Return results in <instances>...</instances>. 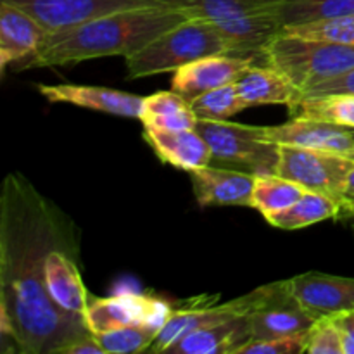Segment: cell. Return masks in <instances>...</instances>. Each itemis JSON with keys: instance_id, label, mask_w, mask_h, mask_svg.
Segmentation results:
<instances>
[{"instance_id": "7a4b0ae2", "label": "cell", "mask_w": 354, "mask_h": 354, "mask_svg": "<svg viewBox=\"0 0 354 354\" xmlns=\"http://www.w3.org/2000/svg\"><path fill=\"white\" fill-rule=\"evenodd\" d=\"M187 19L189 17L182 10L165 2L106 14L47 33L37 50L14 62L12 69L55 68L109 55H123L127 59Z\"/></svg>"}, {"instance_id": "7c38bea8", "label": "cell", "mask_w": 354, "mask_h": 354, "mask_svg": "<svg viewBox=\"0 0 354 354\" xmlns=\"http://www.w3.org/2000/svg\"><path fill=\"white\" fill-rule=\"evenodd\" d=\"M196 201L203 207L249 206L252 207V190L256 175L241 169L207 165L189 171Z\"/></svg>"}, {"instance_id": "d590c367", "label": "cell", "mask_w": 354, "mask_h": 354, "mask_svg": "<svg viewBox=\"0 0 354 354\" xmlns=\"http://www.w3.org/2000/svg\"><path fill=\"white\" fill-rule=\"evenodd\" d=\"M354 216V168L351 169L348 176V182H346L344 196H342L341 203V211H339L337 220L348 221L349 218Z\"/></svg>"}, {"instance_id": "83f0119b", "label": "cell", "mask_w": 354, "mask_h": 354, "mask_svg": "<svg viewBox=\"0 0 354 354\" xmlns=\"http://www.w3.org/2000/svg\"><path fill=\"white\" fill-rule=\"evenodd\" d=\"M190 107L199 120L225 121L244 111L248 106L239 95L237 83L232 82L196 97L190 100Z\"/></svg>"}, {"instance_id": "484cf974", "label": "cell", "mask_w": 354, "mask_h": 354, "mask_svg": "<svg viewBox=\"0 0 354 354\" xmlns=\"http://www.w3.org/2000/svg\"><path fill=\"white\" fill-rule=\"evenodd\" d=\"M292 118L328 121L354 128V95L353 93H328V95L301 97L289 107Z\"/></svg>"}, {"instance_id": "74e56055", "label": "cell", "mask_w": 354, "mask_h": 354, "mask_svg": "<svg viewBox=\"0 0 354 354\" xmlns=\"http://www.w3.org/2000/svg\"><path fill=\"white\" fill-rule=\"evenodd\" d=\"M348 156H349V158H351V159H354V151H353V152H349Z\"/></svg>"}, {"instance_id": "44dd1931", "label": "cell", "mask_w": 354, "mask_h": 354, "mask_svg": "<svg viewBox=\"0 0 354 354\" xmlns=\"http://www.w3.org/2000/svg\"><path fill=\"white\" fill-rule=\"evenodd\" d=\"M252 341L248 317H239L213 327L201 328L173 344L166 353L175 354H237Z\"/></svg>"}, {"instance_id": "d6986e66", "label": "cell", "mask_w": 354, "mask_h": 354, "mask_svg": "<svg viewBox=\"0 0 354 354\" xmlns=\"http://www.w3.org/2000/svg\"><path fill=\"white\" fill-rule=\"evenodd\" d=\"M235 83L239 95L248 107L268 104L290 107L301 99V90L280 69L265 62L245 69Z\"/></svg>"}, {"instance_id": "8fae6325", "label": "cell", "mask_w": 354, "mask_h": 354, "mask_svg": "<svg viewBox=\"0 0 354 354\" xmlns=\"http://www.w3.org/2000/svg\"><path fill=\"white\" fill-rule=\"evenodd\" d=\"M261 140L344 156L354 151L351 128L310 118H292L279 127H261Z\"/></svg>"}, {"instance_id": "5b68a950", "label": "cell", "mask_w": 354, "mask_h": 354, "mask_svg": "<svg viewBox=\"0 0 354 354\" xmlns=\"http://www.w3.org/2000/svg\"><path fill=\"white\" fill-rule=\"evenodd\" d=\"M196 130L213 152L211 165L241 169L251 175H273L279 165V145L261 140V127L232 121L199 120Z\"/></svg>"}, {"instance_id": "52a82bcc", "label": "cell", "mask_w": 354, "mask_h": 354, "mask_svg": "<svg viewBox=\"0 0 354 354\" xmlns=\"http://www.w3.org/2000/svg\"><path fill=\"white\" fill-rule=\"evenodd\" d=\"M249 294L251 310L248 320L251 325L252 341L303 334L317 322L294 297L287 280L266 283Z\"/></svg>"}, {"instance_id": "4dcf8cb0", "label": "cell", "mask_w": 354, "mask_h": 354, "mask_svg": "<svg viewBox=\"0 0 354 354\" xmlns=\"http://www.w3.org/2000/svg\"><path fill=\"white\" fill-rule=\"evenodd\" d=\"M304 353L344 354L334 318H320L304 334Z\"/></svg>"}, {"instance_id": "30bf717a", "label": "cell", "mask_w": 354, "mask_h": 354, "mask_svg": "<svg viewBox=\"0 0 354 354\" xmlns=\"http://www.w3.org/2000/svg\"><path fill=\"white\" fill-rule=\"evenodd\" d=\"M303 310L315 320L354 310V279L308 272L287 280Z\"/></svg>"}, {"instance_id": "e0dca14e", "label": "cell", "mask_w": 354, "mask_h": 354, "mask_svg": "<svg viewBox=\"0 0 354 354\" xmlns=\"http://www.w3.org/2000/svg\"><path fill=\"white\" fill-rule=\"evenodd\" d=\"M275 6L272 9L259 10V12L248 14V16L214 23L221 35L230 41L232 54L254 55L263 62V50L268 47L273 38L282 33L283 28L279 16L275 14Z\"/></svg>"}, {"instance_id": "6da1fadb", "label": "cell", "mask_w": 354, "mask_h": 354, "mask_svg": "<svg viewBox=\"0 0 354 354\" xmlns=\"http://www.w3.org/2000/svg\"><path fill=\"white\" fill-rule=\"evenodd\" d=\"M54 249L80 252L73 221L21 173H9L0 194V327L23 354H59L93 335L85 317L68 313L45 286Z\"/></svg>"}, {"instance_id": "4fadbf2b", "label": "cell", "mask_w": 354, "mask_h": 354, "mask_svg": "<svg viewBox=\"0 0 354 354\" xmlns=\"http://www.w3.org/2000/svg\"><path fill=\"white\" fill-rule=\"evenodd\" d=\"M37 90L48 102H64L83 109L99 111L114 116L140 120L145 97L106 86L90 85H37Z\"/></svg>"}, {"instance_id": "4316f807", "label": "cell", "mask_w": 354, "mask_h": 354, "mask_svg": "<svg viewBox=\"0 0 354 354\" xmlns=\"http://www.w3.org/2000/svg\"><path fill=\"white\" fill-rule=\"evenodd\" d=\"M275 14L283 26L335 19L354 14V0H279Z\"/></svg>"}, {"instance_id": "ffe728a7", "label": "cell", "mask_w": 354, "mask_h": 354, "mask_svg": "<svg viewBox=\"0 0 354 354\" xmlns=\"http://www.w3.org/2000/svg\"><path fill=\"white\" fill-rule=\"evenodd\" d=\"M152 297L138 294H120L114 297L90 296L85 322L93 335L106 334L128 325H144Z\"/></svg>"}, {"instance_id": "5bb4252c", "label": "cell", "mask_w": 354, "mask_h": 354, "mask_svg": "<svg viewBox=\"0 0 354 354\" xmlns=\"http://www.w3.org/2000/svg\"><path fill=\"white\" fill-rule=\"evenodd\" d=\"M249 310H251V294H245V296L218 304V306L173 311L169 320L166 322V325L161 328V332L147 351L166 353L173 344L180 342L192 332L213 327V325L223 324V322L234 320L239 317H248Z\"/></svg>"}, {"instance_id": "ac0fdd59", "label": "cell", "mask_w": 354, "mask_h": 354, "mask_svg": "<svg viewBox=\"0 0 354 354\" xmlns=\"http://www.w3.org/2000/svg\"><path fill=\"white\" fill-rule=\"evenodd\" d=\"M48 31L19 7L0 0V66L21 61L33 54Z\"/></svg>"}, {"instance_id": "f1b7e54d", "label": "cell", "mask_w": 354, "mask_h": 354, "mask_svg": "<svg viewBox=\"0 0 354 354\" xmlns=\"http://www.w3.org/2000/svg\"><path fill=\"white\" fill-rule=\"evenodd\" d=\"M283 35L311 38V40H327L337 44L354 45V14L335 17V19L313 21V23L289 24L282 28Z\"/></svg>"}, {"instance_id": "1f68e13d", "label": "cell", "mask_w": 354, "mask_h": 354, "mask_svg": "<svg viewBox=\"0 0 354 354\" xmlns=\"http://www.w3.org/2000/svg\"><path fill=\"white\" fill-rule=\"evenodd\" d=\"M304 334L306 332L266 341H251L242 346L237 354H301L304 353Z\"/></svg>"}, {"instance_id": "2e32d148", "label": "cell", "mask_w": 354, "mask_h": 354, "mask_svg": "<svg viewBox=\"0 0 354 354\" xmlns=\"http://www.w3.org/2000/svg\"><path fill=\"white\" fill-rule=\"evenodd\" d=\"M144 138L162 162L187 173L213 162L209 144L197 130H161L144 127Z\"/></svg>"}, {"instance_id": "9a60e30c", "label": "cell", "mask_w": 354, "mask_h": 354, "mask_svg": "<svg viewBox=\"0 0 354 354\" xmlns=\"http://www.w3.org/2000/svg\"><path fill=\"white\" fill-rule=\"evenodd\" d=\"M80 252L69 249H54L45 261V286L48 296L68 313L85 315L90 294L83 286L78 268Z\"/></svg>"}, {"instance_id": "f546056e", "label": "cell", "mask_w": 354, "mask_h": 354, "mask_svg": "<svg viewBox=\"0 0 354 354\" xmlns=\"http://www.w3.org/2000/svg\"><path fill=\"white\" fill-rule=\"evenodd\" d=\"M95 339L104 354H130L147 351L154 342L156 334L142 325H128L95 335Z\"/></svg>"}, {"instance_id": "7402d4cb", "label": "cell", "mask_w": 354, "mask_h": 354, "mask_svg": "<svg viewBox=\"0 0 354 354\" xmlns=\"http://www.w3.org/2000/svg\"><path fill=\"white\" fill-rule=\"evenodd\" d=\"M144 127L161 128V130H196L199 118L190 107V102L176 92H158L145 97Z\"/></svg>"}, {"instance_id": "8d00e7d4", "label": "cell", "mask_w": 354, "mask_h": 354, "mask_svg": "<svg viewBox=\"0 0 354 354\" xmlns=\"http://www.w3.org/2000/svg\"><path fill=\"white\" fill-rule=\"evenodd\" d=\"M348 223H349V227H351V230H353V234H354V216H353V218H349Z\"/></svg>"}, {"instance_id": "3957f363", "label": "cell", "mask_w": 354, "mask_h": 354, "mask_svg": "<svg viewBox=\"0 0 354 354\" xmlns=\"http://www.w3.org/2000/svg\"><path fill=\"white\" fill-rule=\"evenodd\" d=\"M214 54H232L230 41L211 21L187 19L159 35L124 61L128 78L137 80L161 73H175L189 62Z\"/></svg>"}, {"instance_id": "836d02e7", "label": "cell", "mask_w": 354, "mask_h": 354, "mask_svg": "<svg viewBox=\"0 0 354 354\" xmlns=\"http://www.w3.org/2000/svg\"><path fill=\"white\" fill-rule=\"evenodd\" d=\"M332 318H334V324L341 335L342 351L344 354H354V310L344 311Z\"/></svg>"}, {"instance_id": "277c9868", "label": "cell", "mask_w": 354, "mask_h": 354, "mask_svg": "<svg viewBox=\"0 0 354 354\" xmlns=\"http://www.w3.org/2000/svg\"><path fill=\"white\" fill-rule=\"evenodd\" d=\"M263 62L280 69L301 93L354 69V45L280 33L263 50Z\"/></svg>"}, {"instance_id": "f35d334b", "label": "cell", "mask_w": 354, "mask_h": 354, "mask_svg": "<svg viewBox=\"0 0 354 354\" xmlns=\"http://www.w3.org/2000/svg\"><path fill=\"white\" fill-rule=\"evenodd\" d=\"M351 133H353V137H354V128H351Z\"/></svg>"}, {"instance_id": "8992f818", "label": "cell", "mask_w": 354, "mask_h": 354, "mask_svg": "<svg viewBox=\"0 0 354 354\" xmlns=\"http://www.w3.org/2000/svg\"><path fill=\"white\" fill-rule=\"evenodd\" d=\"M354 168V159L337 152L279 145L277 175L299 183L311 192L324 194L342 203L346 182Z\"/></svg>"}, {"instance_id": "d6a6232c", "label": "cell", "mask_w": 354, "mask_h": 354, "mask_svg": "<svg viewBox=\"0 0 354 354\" xmlns=\"http://www.w3.org/2000/svg\"><path fill=\"white\" fill-rule=\"evenodd\" d=\"M328 93H353L354 95V69L341 76L327 80V82H322L310 86V88L301 93V97L328 95Z\"/></svg>"}, {"instance_id": "603a6c76", "label": "cell", "mask_w": 354, "mask_h": 354, "mask_svg": "<svg viewBox=\"0 0 354 354\" xmlns=\"http://www.w3.org/2000/svg\"><path fill=\"white\" fill-rule=\"evenodd\" d=\"M339 211H341V204L337 201L324 194L308 190L296 204L280 213L272 214L266 220L280 230H299V228L310 227V225L330 220V218L337 220Z\"/></svg>"}, {"instance_id": "d4e9b609", "label": "cell", "mask_w": 354, "mask_h": 354, "mask_svg": "<svg viewBox=\"0 0 354 354\" xmlns=\"http://www.w3.org/2000/svg\"><path fill=\"white\" fill-rule=\"evenodd\" d=\"M308 189L299 183L277 175H256L254 190H252V207L258 209L265 218L287 209L296 204Z\"/></svg>"}, {"instance_id": "9c48e42d", "label": "cell", "mask_w": 354, "mask_h": 354, "mask_svg": "<svg viewBox=\"0 0 354 354\" xmlns=\"http://www.w3.org/2000/svg\"><path fill=\"white\" fill-rule=\"evenodd\" d=\"M261 62L254 55H235V54H214L207 57L197 59L176 69L171 80V90L194 100L196 97L209 92V90L223 86L227 83L237 82L239 76L251 66Z\"/></svg>"}, {"instance_id": "ba28073f", "label": "cell", "mask_w": 354, "mask_h": 354, "mask_svg": "<svg viewBox=\"0 0 354 354\" xmlns=\"http://www.w3.org/2000/svg\"><path fill=\"white\" fill-rule=\"evenodd\" d=\"M19 7L48 33L86 23L106 14L152 6L161 0H2Z\"/></svg>"}, {"instance_id": "cb8c5ba5", "label": "cell", "mask_w": 354, "mask_h": 354, "mask_svg": "<svg viewBox=\"0 0 354 354\" xmlns=\"http://www.w3.org/2000/svg\"><path fill=\"white\" fill-rule=\"evenodd\" d=\"M182 10L189 19L225 21L272 9L279 0H161Z\"/></svg>"}, {"instance_id": "e575fe53", "label": "cell", "mask_w": 354, "mask_h": 354, "mask_svg": "<svg viewBox=\"0 0 354 354\" xmlns=\"http://www.w3.org/2000/svg\"><path fill=\"white\" fill-rule=\"evenodd\" d=\"M59 354H104V351L99 342H97L95 335H90V337L71 342L69 346L62 348V351Z\"/></svg>"}]
</instances>
